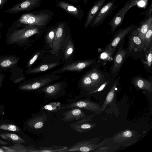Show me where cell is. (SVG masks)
I'll list each match as a JSON object with an SVG mask.
<instances>
[{
    "mask_svg": "<svg viewBox=\"0 0 152 152\" xmlns=\"http://www.w3.org/2000/svg\"><path fill=\"white\" fill-rule=\"evenodd\" d=\"M46 25H27L20 27L10 26L5 37L6 43L19 46L27 45L30 38L35 35H40L45 31Z\"/></svg>",
    "mask_w": 152,
    "mask_h": 152,
    "instance_id": "6da1fadb",
    "label": "cell"
},
{
    "mask_svg": "<svg viewBox=\"0 0 152 152\" xmlns=\"http://www.w3.org/2000/svg\"><path fill=\"white\" fill-rule=\"evenodd\" d=\"M54 15L51 10L47 9L25 13L21 15L10 25L20 27L27 25H46L50 22Z\"/></svg>",
    "mask_w": 152,
    "mask_h": 152,
    "instance_id": "7a4b0ae2",
    "label": "cell"
},
{
    "mask_svg": "<svg viewBox=\"0 0 152 152\" xmlns=\"http://www.w3.org/2000/svg\"><path fill=\"white\" fill-rule=\"evenodd\" d=\"M61 75L47 74L23 81L18 87L19 90L24 91H37L39 89L58 80Z\"/></svg>",
    "mask_w": 152,
    "mask_h": 152,
    "instance_id": "3957f363",
    "label": "cell"
},
{
    "mask_svg": "<svg viewBox=\"0 0 152 152\" xmlns=\"http://www.w3.org/2000/svg\"><path fill=\"white\" fill-rule=\"evenodd\" d=\"M56 34L52 42L50 52L53 54L57 55L62 49L66 36L70 33L69 23L66 21L57 23Z\"/></svg>",
    "mask_w": 152,
    "mask_h": 152,
    "instance_id": "277c9868",
    "label": "cell"
},
{
    "mask_svg": "<svg viewBox=\"0 0 152 152\" xmlns=\"http://www.w3.org/2000/svg\"><path fill=\"white\" fill-rule=\"evenodd\" d=\"M66 86L65 81H61L47 85L37 91L39 94L43 93L45 98L55 100L66 94Z\"/></svg>",
    "mask_w": 152,
    "mask_h": 152,
    "instance_id": "5b68a950",
    "label": "cell"
},
{
    "mask_svg": "<svg viewBox=\"0 0 152 152\" xmlns=\"http://www.w3.org/2000/svg\"><path fill=\"white\" fill-rule=\"evenodd\" d=\"M101 138V137H97L78 142L61 152L94 151V150L102 146L106 141L104 140L100 143H98Z\"/></svg>",
    "mask_w": 152,
    "mask_h": 152,
    "instance_id": "8992f818",
    "label": "cell"
},
{
    "mask_svg": "<svg viewBox=\"0 0 152 152\" xmlns=\"http://www.w3.org/2000/svg\"><path fill=\"white\" fill-rule=\"evenodd\" d=\"M141 134L135 130L127 129L121 131L115 134L112 137L114 142L123 146L132 145L138 140Z\"/></svg>",
    "mask_w": 152,
    "mask_h": 152,
    "instance_id": "52a82bcc",
    "label": "cell"
},
{
    "mask_svg": "<svg viewBox=\"0 0 152 152\" xmlns=\"http://www.w3.org/2000/svg\"><path fill=\"white\" fill-rule=\"evenodd\" d=\"M89 98L68 99L67 100L68 102L64 105L65 108L71 109L78 107L96 113L99 110L101 106L99 104L92 101Z\"/></svg>",
    "mask_w": 152,
    "mask_h": 152,
    "instance_id": "ba28073f",
    "label": "cell"
},
{
    "mask_svg": "<svg viewBox=\"0 0 152 152\" xmlns=\"http://www.w3.org/2000/svg\"><path fill=\"white\" fill-rule=\"evenodd\" d=\"M119 2V0H113L104 5L91 23V27L94 28L102 24L107 17L117 8Z\"/></svg>",
    "mask_w": 152,
    "mask_h": 152,
    "instance_id": "9c48e42d",
    "label": "cell"
},
{
    "mask_svg": "<svg viewBox=\"0 0 152 152\" xmlns=\"http://www.w3.org/2000/svg\"><path fill=\"white\" fill-rule=\"evenodd\" d=\"M95 62L92 59L77 60L67 63L65 65L56 70L53 71V74H57L66 71L80 72L91 65Z\"/></svg>",
    "mask_w": 152,
    "mask_h": 152,
    "instance_id": "30bf717a",
    "label": "cell"
},
{
    "mask_svg": "<svg viewBox=\"0 0 152 152\" xmlns=\"http://www.w3.org/2000/svg\"><path fill=\"white\" fill-rule=\"evenodd\" d=\"M42 0H23L22 1L14 5L7 9L4 12L16 14L23 11L29 12L39 7Z\"/></svg>",
    "mask_w": 152,
    "mask_h": 152,
    "instance_id": "8fae6325",
    "label": "cell"
},
{
    "mask_svg": "<svg viewBox=\"0 0 152 152\" xmlns=\"http://www.w3.org/2000/svg\"><path fill=\"white\" fill-rule=\"evenodd\" d=\"M137 1V0L128 1L114 16L108 23L110 26L112 33L115 31L116 28L121 25L126 13L130 8L136 5Z\"/></svg>",
    "mask_w": 152,
    "mask_h": 152,
    "instance_id": "7c38bea8",
    "label": "cell"
},
{
    "mask_svg": "<svg viewBox=\"0 0 152 152\" xmlns=\"http://www.w3.org/2000/svg\"><path fill=\"white\" fill-rule=\"evenodd\" d=\"M95 114L77 120V121L70 124V128L80 134L91 131L96 126L95 123H92V118Z\"/></svg>",
    "mask_w": 152,
    "mask_h": 152,
    "instance_id": "4fadbf2b",
    "label": "cell"
},
{
    "mask_svg": "<svg viewBox=\"0 0 152 152\" xmlns=\"http://www.w3.org/2000/svg\"><path fill=\"white\" fill-rule=\"evenodd\" d=\"M77 86L80 89V92L79 95L75 96V99L84 97L87 94L94 91L98 87L87 73L80 79Z\"/></svg>",
    "mask_w": 152,
    "mask_h": 152,
    "instance_id": "5bb4252c",
    "label": "cell"
},
{
    "mask_svg": "<svg viewBox=\"0 0 152 152\" xmlns=\"http://www.w3.org/2000/svg\"><path fill=\"white\" fill-rule=\"evenodd\" d=\"M127 54V51L121 47V45L115 55L113 64L110 70L111 75L114 79L119 72Z\"/></svg>",
    "mask_w": 152,
    "mask_h": 152,
    "instance_id": "9a60e30c",
    "label": "cell"
},
{
    "mask_svg": "<svg viewBox=\"0 0 152 152\" xmlns=\"http://www.w3.org/2000/svg\"><path fill=\"white\" fill-rule=\"evenodd\" d=\"M56 5L79 20H81L84 16L83 11L79 5L78 6L75 5L62 0L57 2Z\"/></svg>",
    "mask_w": 152,
    "mask_h": 152,
    "instance_id": "2e32d148",
    "label": "cell"
},
{
    "mask_svg": "<svg viewBox=\"0 0 152 152\" xmlns=\"http://www.w3.org/2000/svg\"><path fill=\"white\" fill-rule=\"evenodd\" d=\"M47 119V116L44 113L34 114L26 121L25 126L32 130L40 129L44 126Z\"/></svg>",
    "mask_w": 152,
    "mask_h": 152,
    "instance_id": "e0dca14e",
    "label": "cell"
},
{
    "mask_svg": "<svg viewBox=\"0 0 152 152\" xmlns=\"http://www.w3.org/2000/svg\"><path fill=\"white\" fill-rule=\"evenodd\" d=\"M137 27L136 25L132 24L117 31L114 34L112 40L107 47V49H115L126 36L132 30Z\"/></svg>",
    "mask_w": 152,
    "mask_h": 152,
    "instance_id": "ac0fdd59",
    "label": "cell"
},
{
    "mask_svg": "<svg viewBox=\"0 0 152 152\" xmlns=\"http://www.w3.org/2000/svg\"><path fill=\"white\" fill-rule=\"evenodd\" d=\"M120 78V76L118 77L113 82L112 85L106 96L104 102L100 106L99 110L95 113V114H98L103 112L107 106L110 104L114 100L117 92L118 91Z\"/></svg>",
    "mask_w": 152,
    "mask_h": 152,
    "instance_id": "d6986e66",
    "label": "cell"
},
{
    "mask_svg": "<svg viewBox=\"0 0 152 152\" xmlns=\"http://www.w3.org/2000/svg\"><path fill=\"white\" fill-rule=\"evenodd\" d=\"M106 0H97L89 9L84 27L86 29L96 16L100 10L104 5Z\"/></svg>",
    "mask_w": 152,
    "mask_h": 152,
    "instance_id": "ffe728a7",
    "label": "cell"
},
{
    "mask_svg": "<svg viewBox=\"0 0 152 152\" xmlns=\"http://www.w3.org/2000/svg\"><path fill=\"white\" fill-rule=\"evenodd\" d=\"M137 27L131 31V35L129 41V50L140 51L145 49L144 41L138 36Z\"/></svg>",
    "mask_w": 152,
    "mask_h": 152,
    "instance_id": "44dd1931",
    "label": "cell"
},
{
    "mask_svg": "<svg viewBox=\"0 0 152 152\" xmlns=\"http://www.w3.org/2000/svg\"><path fill=\"white\" fill-rule=\"evenodd\" d=\"M62 49L64 61L67 63L72 61L75 51V46L69 35L66 36Z\"/></svg>",
    "mask_w": 152,
    "mask_h": 152,
    "instance_id": "7402d4cb",
    "label": "cell"
},
{
    "mask_svg": "<svg viewBox=\"0 0 152 152\" xmlns=\"http://www.w3.org/2000/svg\"><path fill=\"white\" fill-rule=\"evenodd\" d=\"M19 60V57L14 55L0 56V71L9 70L17 64Z\"/></svg>",
    "mask_w": 152,
    "mask_h": 152,
    "instance_id": "603a6c76",
    "label": "cell"
},
{
    "mask_svg": "<svg viewBox=\"0 0 152 152\" xmlns=\"http://www.w3.org/2000/svg\"><path fill=\"white\" fill-rule=\"evenodd\" d=\"M71 109L70 110L62 113L64 117L61 119V121L65 122L77 121L88 116L80 108L75 107Z\"/></svg>",
    "mask_w": 152,
    "mask_h": 152,
    "instance_id": "cb8c5ba5",
    "label": "cell"
},
{
    "mask_svg": "<svg viewBox=\"0 0 152 152\" xmlns=\"http://www.w3.org/2000/svg\"><path fill=\"white\" fill-rule=\"evenodd\" d=\"M113 81L110 80H105L103 83L100 85L94 91L87 94L84 97H90L92 96L93 98L96 100H102V99L104 98L105 99L106 96L104 95L103 93L104 90L109 91L110 90H107V88H109V84L112 83ZM105 94L107 95L104 93Z\"/></svg>",
    "mask_w": 152,
    "mask_h": 152,
    "instance_id": "d4e9b609",
    "label": "cell"
},
{
    "mask_svg": "<svg viewBox=\"0 0 152 152\" xmlns=\"http://www.w3.org/2000/svg\"><path fill=\"white\" fill-rule=\"evenodd\" d=\"M147 17L143 21L140 22L139 26L137 28L138 36L143 40L145 34L152 24L151 3Z\"/></svg>",
    "mask_w": 152,
    "mask_h": 152,
    "instance_id": "484cf974",
    "label": "cell"
},
{
    "mask_svg": "<svg viewBox=\"0 0 152 152\" xmlns=\"http://www.w3.org/2000/svg\"><path fill=\"white\" fill-rule=\"evenodd\" d=\"M8 71L11 73L10 80L14 84L18 83L25 80L24 70L16 64L14 66Z\"/></svg>",
    "mask_w": 152,
    "mask_h": 152,
    "instance_id": "4316f807",
    "label": "cell"
},
{
    "mask_svg": "<svg viewBox=\"0 0 152 152\" xmlns=\"http://www.w3.org/2000/svg\"><path fill=\"white\" fill-rule=\"evenodd\" d=\"M133 83L138 89L145 90L150 93L152 92V83L149 80L137 77L134 78Z\"/></svg>",
    "mask_w": 152,
    "mask_h": 152,
    "instance_id": "83f0119b",
    "label": "cell"
},
{
    "mask_svg": "<svg viewBox=\"0 0 152 152\" xmlns=\"http://www.w3.org/2000/svg\"><path fill=\"white\" fill-rule=\"evenodd\" d=\"M60 64V62L45 64L34 67L25 70V72L26 74H37L52 69Z\"/></svg>",
    "mask_w": 152,
    "mask_h": 152,
    "instance_id": "f1b7e54d",
    "label": "cell"
},
{
    "mask_svg": "<svg viewBox=\"0 0 152 152\" xmlns=\"http://www.w3.org/2000/svg\"><path fill=\"white\" fill-rule=\"evenodd\" d=\"M86 73L98 87L105 81L104 75L96 68L91 69Z\"/></svg>",
    "mask_w": 152,
    "mask_h": 152,
    "instance_id": "f546056e",
    "label": "cell"
},
{
    "mask_svg": "<svg viewBox=\"0 0 152 152\" xmlns=\"http://www.w3.org/2000/svg\"><path fill=\"white\" fill-rule=\"evenodd\" d=\"M65 108L64 105L59 102H51L42 106L40 111L44 110L48 112L56 113Z\"/></svg>",
    "mask_w": 152,
    "mask_h": 152,
    "instance_id": "4dcf8cb0",
    "label": "cell"
},
{
    "mask_svg": "<svg viewBox=\"0 0 152 152\" xmlns=\"http://www.w3.org/2000/svg\"><path fill=\"white\" fill-rule=\"evenodd\" d=\"M9 148L10 152H35L36 148L33 145L25 147L19 143H15V145Z\"/></svg>",
    "mask_w": 152,
    "mask_h": 152,
    "instance_id": "1f68e13d",
    "label": "cell"
},
{
    "mask_svg": "<svg viewBox=\"0 0 152 152\" xmlns=\"http://www.w3.org/2000/svg\"><path fill=\"white\" fill-rule=\"evenodd\" d=\"M0 136L4 139L11 142L14 143H24L26 142L24 140L15 134L1 133L0 134Z\"/></svg>",
    "mask_w": 152,
    "mask_h": 152,
    "instance_id": "d6a6232c",
    "label": "cell"
},
{
    "mask_svg": "<svg viewBox=\"0 0 152 152\" xmlns=\"http://www.w3.org/2000/svg\"><path fill=\"white\" fill-rule=\"evenodd\" d=\"M57 29V24L51 27L47 30L45 37L46 43L49 48H51L52 42L54 38Z\"/></svg>",
    "mask_w": 152,
    "mask_h": 152,
    "instance_id": "836d02e7",
    "label": "cell"
},
{
    "mask_svg": "<svg viewBox=\"0 0 152 152\" xmlns=\"http://www.w3.org/2000/svg\"><path fill=\"white\" fill-rule=\"evenodd\" d=\"M67 147L62 145H52L48 147H40L37 148L36 152H61L65 150Z\"/></svg>",
    "mask_w": 152,
    "mask_h": 152,
    "instance_id": "e575fe53",
    "label": "cell"
},
{
    "mask_svg": "<svg viewBox=\"0 0 152 152\" xmlns=\"http://www.w3.org/2000/svg\"><path fill=\"white\" fill-rule=\"evenodd\" d=\"M0 129L15 132H19L20 131L18 126L11 124H0Z\"/></svg>",
    "mask_w": 152,
    "mask_h": 152,
    "instance_id": "d590c367",
    "label": "cell"
},
{
    "mask_svg": "<svg viewBox=\"0 0 152 152\" xmlns=\"http://www.w3.org/2000/svg\"><path fill=\"white\" fill-rule=\"evenodd\" d=\"M152 34V24L145 35L143 41L145 49L147 48L149 45L151 43Z\"/></svg>",
    "mask_w": 152,
    "mask_h": 152,
    "instance_id": "8d00e7d4",
    "label": "cell"
},
{
    "mask_svg": "<svg viewBox=\"0 0 152 152\" xmlns=\"http://www.w3.org/2000/svg\"><path fill=\"white\" fill-rule=\"evenodd\" d=\"M40 53L41 51H40L36 52L32 57L30 59L26 65V67L27 69L31 67L33 64L38 58Z\"/></svg>",
    "mask_w": 152,
    "mask_h": 152,
    "instance_id": "74e56055",
    "label": "cell"
},
{
    "mask_svg": "<svg viewBox=\"0 0 152 152\" xmlns=\"http://www.w3.org/2000/svg\"><path fill=\"white\" fill-rule=\"evenodd\" d=\"M146 64L148 66L150 67L151 65L152 61V47L151 44L150 48H149L146 56Z\"/></svg>",
    "mask_w": 152,
    "mask_h": 152,
    "instance_id": "f35d334b",
    "label": "cell"
},
{
    "mask_svg": "<svg viewBox=\"0 0 152 152\" xmlns=\"http://www.w3.org/2000/svg\"><path fill=\"white\" fill-rule=\"evenodd\" d=\"M5 77V75L4 74L0 72V88L3 85V81Z\"/></svg>",
    "mask_w": 152,
    "mask_h": 152,
    "instance_id": "ab89813d",
    "label": "cell"
},
{
    "mask_svg": "<svg viewBox=\"0 0 152 152\" xmlns=\"http://www.w3.org/2000/svg\"><path fill=\"white\" fill-rule=\"evenodd\" d=\"M8 0H0V10L3 7Z\"/></svg>",
    "mask_w": 152,
    "mask_h": 152,
    "instance_id": "60d3db41",
    "label": "cell"
},
{
    "mask_svg": "<svg viewBox=\"0 0 152 152\" xmlns=\"http://www.w3.org/2000/svg\"><path fill=\"white\" fill-rule=\"evenodd\" d=\"M7 152V150L5 148L4 146L0 148V152Z\"/></svg>",
    "mask_w": 152,
    "mask_h": 152,
    "instance_id": "b9f144b4",
    "label": "cell"
},
{
    "mask_svg": "<svg viewBox=\"0 0 152 152\" xmlns=\"http://www.w3.org/2000/svg\"><path fill=\"white\" fill-rule=\"evenodd\" d=\"M0 143L3 145H7L9 144V142L4 141L0 140Z\"/></svg>",
    "mask_w": 152,
    "mask_h": 152,
    "instance_id": "7bdbcfd3",
    "label": "cell"
},
{
    "mask_svg": "<svg viewBox=\"0 0 152 152\" xmlns=\"http://www.w3.org/2000/svg\"><path fill=\"white\" fill-rule=\"evenodd\" d=\"M74 3H77L78 1V0H68Z\"/></svg>",
    "mask_w": 152,
    "mask_h": 152,
    "instance_id": "ee69618b",
    "label": "cell"
},
{
    "mask_svg": "<svg viewBox=\"0 0 152 152\" xmlns=\"http://www.w3.org/2000/svg\"><path fill=\"white\" fill-rule=\"evenodd\" d=\"M83 1L84 2V3L85 6H86L87 3L88 1V0H83Z\"/></svg>",
    "mask_w": 152,
    "mask_h": 152,
    "instance_id": "f6af8a7d",
    "label": "cell"
},
{
    "mask_svg": "<svg viewBox=\"0 0 152 152\" xmlns=\"http://www.w3.org/2000/svg\"><path fill=\"white\" fill-rule=\"evenodd\" d=\"M3 23L0 22V28L2 26Z\"/></svg>",
    "mask_w": 152,
    "mask_h": 152,
    "instance_id": "bcb514c9",
    "label": "cell"
},
{
    "mask_svg": "<svg viewBox=\"0 0 152 152\" xmlns=\"http://www.w3.org/2000/svg\"><path fill=\"white\" fill-rule=\"evenodd\" d=\"M1 107L0 106V115L1 114Z\"/></svg>",
    "mask_w": 152,
    "mask_h": 152,
    "instance_id": "7dc6e473",
    "label": "cell"
},
{
    "mask_svg": "<svg viewBox=\"0 0 152 152\" xmlns=\"http://www.w3.org/2000/svg\"><path fill=\"white\" fill-rule=\"evenodd\" d=\"M1 38V33L0 32V39Z\"/></svg>",
    "mask_w": 152,
    "mask_h": 152,
    "instance_id": "c3c4849f",
    "label": "cell"
}]
</instances>
